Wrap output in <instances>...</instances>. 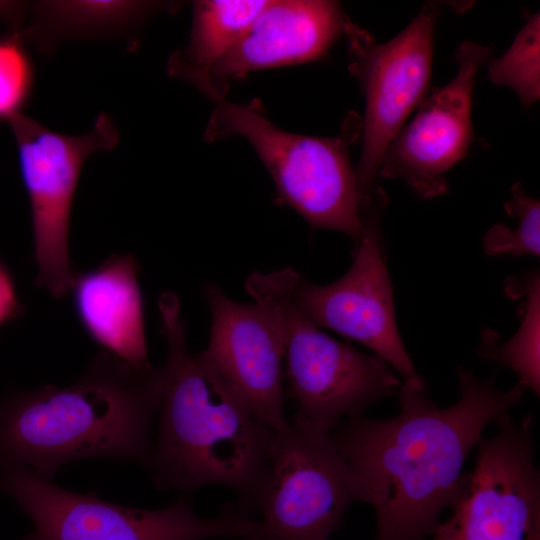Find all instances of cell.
<instances>
[{"label":"cell","instance_id":"cell-1","mask_svg":"<svg viewBox=\"0 0 540 540\" xmlns=\"http://www.w3.org/2000/svg\"><path fill=\"white\" fill-rule=\"evenodd\" d=\"M460 399L437 406L424 381L403 382L399 413L387 419L348 417L330 433L367 483L376 515L372 540H425L459 488L465 461L487 425L518 404L526 388L495 386L457 367Z\"/></svg>","mask_w":540,"mask_h":540},{"label":"cell","instance_id":"cell-2","mask_svg":"<svg viewBox=\"0 0 540 540\" xmlns=\"http://www.w3.org/2000/svg\"><path fill=\"white\" fill-rule=\"evenodd\" d=\"M166 384L146 469L156 486L183 494L210 485L231 489L255 511L265 483L273 427L187 346L178 297L160 295Z\"/></svg>","mask_w":540,"mask_h":540},{"label":"cell","instance_id":"cell-3","mask_svg":"<svg viewBox=\"0 0 540 540\" xmlns=\"http://www.w3.org/2000/svg\"><path fill=\"white\" fill-rule=\"evenodd\" d=\"M165 365L135 367L100 353L68 387L0 397V468L22 466L51 480L62 465L112 458L146 467Z\"/></svg>","mask_w":540,"mask_h":540},{"label":"cell","instance_id":"cell-4","mask_svg":"<svg viewBox=\"0 0 540 540\" xmlns=\"http://www.w3.org/2000/svg\"><path fill=\"white\" fill-rule=\"evenodd\" d=\"M234 135L245 138L256 151L281 202L312 227L340 231L358 244L365 213L348 145L361 135V119L350 116L338 136L313 137L274 125L258 100L248 104L221 101L204 137L214 142Z\"/></svg>","mask_w":540,"mask_h":540},{"label":"cell","instance_id":"cell-5","mask_svg":"<svg viewBox=\"0 0 540 540\" xmlns=\"http://www.w3.org/2000/svg\"><path fill=\"white\" fill-rule=\"evenodd\" d=\"M294 270L253 272L245 289L281 328L284 377L297 415L330 433L344 417L363 414L368 406L398 394L403 381L383 358L334 339L302 313L292 295Z\"/></svg>","mask_w":540,"mask_h":540},{"label":"cell","instance_id":"cell-6","mask_svg":"<svg viewBox=\"0 0 540 540\" xmlns=\"http://www.w3.org/2000/svg\"><path fill=\"white\" fill-rule=\"evenodd\" d=\"M357 501L371 504L367 483L330 433L296 415L273 429L261 520L242 540H329Z\"/></svg>","mask_w":540,"mask_h":540},{"label":"cell","instance_id":"cell-7","mask_svg":"<svg viewBox=\"0 0 540 540\" xmlns=\"http://www.w3.org/2000/svg\"><path fill=\"white\" fill-rule=\"evenodd\" d=\"M0 491L31 518L33 540H206L250 535L258 520L237 505L217 517L195 514L187 498L157 509H136L94 494L63 489L22 466L0 468Z\"/></svg>","mask_w":540,"mask_h":540},{"label":"cell","instance_id":"cell-8","mask_svg":"<svg viewBox=\"0 0 540 540\" xmlns=\"http://www.w3.org/2000/svg\"><path fill=\"white\" fill-rule=\"evenodd\" d=\"M439 3L427 2L397 36L378 43L350 22L349 70L365 95L361 154L355 169L364 212L375 202L381 159L408 116L430 91L434 26Z\"/></svg>","mask_w":540,"mask_h":540},{"label":"cell","instance_id":"cell-9","mask_svg":"<svg viewBox=\"0 0 540 540\" xmlns=\"http://www.w3.org/2000/svg\"><path fill=\"white\" fill-rule=\"evenodd\" d=\"M496 433L476 444L472 472L463 474L431 540H540V472L534 463L533 418L494 421Z\"/></svg>","mask_w":540,"mask_h":540},{"label":"cell","instance_id":"cell-10","mask_svg":"<svg viewBox=\"0 0 540 540\" xmlns=\"http://www.w3.org/2000/svg\"><path fill=\"white\" fill-rule=\"evenodd\" d=\"M8 121L31 206L37 283L53 296L62 297L75 282L68 237L81 169L92 154L113 149L119 134L103 113L82 135L58 133L21 113Z\"/></svg>","mask_w":540,"mask_h":540},{"label":"cell","instance_id":"cell-11","mask_svg":"<svg viewBox=\"0 0 540 540\" xmlns=\"http://www.w3.org/2000/svg\"><path fill=\"white\" fill-rule=\"evenodd\" d=\"M378 213L374 203L364 217V232L355 246L353 263L341 278L318 285L294 270L292 295L316 326L368 347L400 374L403 382H422L397 328Z\"/></svg>","mask_w":540,"mask_h":540},{"label":"cell","instance_id":"cell-12","mask_svg":"<svg viewBox=\"0 0 540 540\" xmlns=\"http://www.w3.org/2000/svg\"><path fill=\"white\" fill-rule=\"evenodd\" d=\"M490 55L487 45L465 41L459 46L455 77L443 87L430 89L414 118L385 150L378 178H401L424 199L448 190L445 173L466 155L473 142L475 77Z\"/></svg>","mask_w":540,"mask_h":540},{"label":"cell","instance_id":"cell-13","mask_svg":"<svg viewBox=\"0 0 540 540\" xmlns=\"http://www.w3.org/2000/svg\"><path fill=\"white\" fill-rule=\"evenodd\" d=\"M204 296L211 328L201 355L264 421L285 426V342L277 321L261 304L235 301L217 284L206 286Z\"/></svg>","mask_w":540,"mask_h":540},{"label":"cell","instance_id":"cell-14","mask_svg":"<svg viewBox=\"0 0 540 540\" xmlns=\"http://www.w3.org/2000/svg\"><path fill=\"white\" fill-rule=\"evenodd\" d=\"M350 22L335 1H267L211 68L208 98L224 101L231 83L249 72L321 57L339 36L345 35Z\"/></svg>","mask_w":540,"mask_h":540},{"label":"cell","instance_id":"cell-15","mask_svg":"<svg viewBox=\"0 0 540 540\" xmlns=\"http://www.w3.org/2000/svg\"><path fill=\"white\" fill-rule=\"evenodd\" d=\"M138 265L131 255L113 256L75 278L78 315L90 335L113 355L145 367L147 346Z\"/></svg>","mask_w":540,"mask_h":540},{"label":"cell","instance_id":"cell-16","mask_svg":"<svg viewBox=\"0 0 540 540\" xmlns=\"http://www.w3.org/2000/svg\"><path fill=\"white\" fill-rule=\"evenodd\" d=\"M161 5L143 1H42L25 34L42 53L73 38L130 35Z\"/></svg>","mask_w":540,"mask_h":540},{"label":"cell","instance_id":"cell-17","mask_svg":"<svg viewBox=\"0 0 540 540\" xmlns=\"http://www.w3.org/2000/svg\"><path fill=\"white\" fill-rule=\"evenodd\" d=\"M266 2L195 1L189 42L168 59V75L194 85L208 97L211 68L237 41Z\"/></svg>","mask_w":540,"mask_h":540},{"label":"cell","instance_id":"cell-18","mask_svg":"<svg viewBox=\"0 0 540 540\" xmlns=\"http://www.w3.org/2000/svg\"><path fill=\"white\" fill-rule=\"evenodd\" d=\"M505 290L521 293L526 297L522 325L516 335L504 344H499L496 333L487 331L484 334L480 355L482 358L512 369L519 376L518 382L539 396L540 283L538 271H533L521 279L511 278Z\"/></svg>","mask_w":540,"mask_h":540},{"label":"cell","instance_id":"cell-19","mask_svg":"<svg viewBox=\"0 0 540 540\" xmlns=\"http://www.w3.org/2000/svg\"><path fill=\"white\" fill-rule=\"evenodd\" d=\"M540 16L527 18L508 50L489 59L488 78L497 85L511 88L525 107L540 98Z\"/></svg>","mask_w":540,"mask_h":540},{"label":"cell","instance_id":"cell-20","mask_svg":"<svg viewBox=\"0 0 540 540\" xmlns=\"http://www.w3.org/2000/svg\"><path fill=\"white\" fill-rule=\"evenodd\" d=\"M512 198L504 204L506 213L516 217L517 227L498 223L491 227L483 239L488 255H522L540 253L539 200L525 193L521 183L511 188Z\"/></svg>","mask_w":540,"mask_h":540},{"label":"cell","instance_id":"cell-21","mask_svg":"<svg viewBox=\"0 0 540 540\" xmlns=\"http://www.w3.org/2000/svg\"><path fill=\"white\" fill-rule=\"evenodd\" d=\"M33 85L34 68L19 40L0 39V118L19 114Z\"/></svg>","mask_w":540,"mask_h":540},{"label":"cell","instance_id":"cell-22","mask_svg":"<svg viewBox=\"0 0 540 540\" xmlns=\"http://www.w3.org/2000/svg\"><path fill=\"white\" fill-rule=\"evenodd\" d=\"M17 306L13 283L0 266V324L7 320Z\"/></svg>","mask_w":540,"mask_h":540},{"label":"cell","instance_id":"cell-23","mask_svg":"<svg viewBox=\"0 0 540 540\" xmlns=\"http://www.w3.org/2000/svg\"><path fill=\"white\" fill-rule=\"evenodd\" d=\"M24 540H33L30 535L28 537H26Z\"/></svg>","mask_w":540,"mask_h":540}]
</instances>
